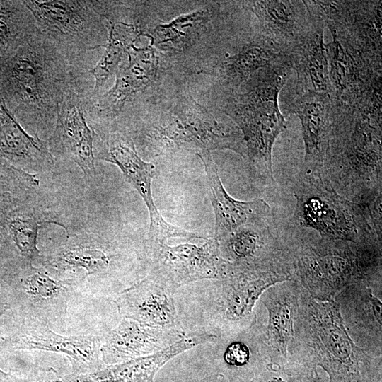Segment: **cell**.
<instances>
[{
    "label": "cell",
    "instance_id": "cell-1",
    "mask_svg": "<svg viewBox=\"0 0 382 382\" xmlns=\"http://www.w3.org/2000/svg\"><path fill=\"white\" fill-rule=\"evenodd\" d=\"M88 73L68 62L38 30L1 67L0 86L26 122L54 127L64 96L83 86Z\"/></svg>",
    "mask_w": 382,
    "mask_h": 382
},
{
    "label": "cell",
    "instance_id": "cell-2",
    "mask_svg": "<svg viewBox=\"0 0 382 382\" xmlns=\"http://www.w3.org/2000/svg\"><path fill=\"white\" fill-rule=\"evenodd\" d=\"M291 69L288 55L281 53L245 81L224 108L242 133L253 173L266 183L274 180L272 149L286 127L278 98Z\"/></svg>",
    "mask_w": 382,
    "mask_h": 382
},
{
    "label": "cell",
    "instance_id": "cell-3",
    "mask_svg": "<svg viewBox=\"0 0 382 382\" xmlns=\"http://www.w3.org/2000/svg\"><path fill=\"white\" fill-rule=\"evenodd\" d=\"M173 105L143 129L146 144L156 154L230 149L247 157L242 133L232 120L219 121L190 96Z\"/></svg>",
    "mask_w": 382,
    "mask_h": 382
},
{
    "label": "cell",
    "instance_id": "cell-4",
    "mask_svg": "<svg viewBox=\"0 0 382 382\" xmlns=\"http://www.w3.org/2000/svg\"><path fill=\"white\" fill-rule=\"evenodd\" d=\"M22 3L32 13L39 32L72 65L89 71L87 55L105 47V18L96 1L28 0Z\"/></svg>",
    "mask_w": 382,
    "mask_h": 382
},
{
    "label": "cell",
    "instance_id": "cell-5",
    "mask_svg": "<svg viewBox=\"0 0 382 382\" xmlns=\"http://www.w3.org/2000/svg\"><path fill=\"white\" fill-rule=\"evenodd\" d=\"M303 173L293 190L301 226L332 241L357 243L377 236L357 202L341 196L321 172Z\"/></svg>",
    "mask_w": 382,
    "mask_h": 382
},
{
    "label": "cell",
    "instance_id": "cell-6",
    "mask_svg": "<svg viewBox=\"0 0 382 382\" xmlns=\"http://www.w3.org/2000/svg\"><path fill=\"white\" fill-rule=\"evenodd\" d=\"M95 154L97 158L116 165L145 202L150 219L149 249L164 244L170 238H201L200 235L173 226L163 219L152 196L151 183L156 167L139 156L129 136L118 130L103 134L96 139Z\"/></svg>",
    "mask_w": 382,
    "mask_h": 382
},
{
    "label": "cell",
    "instance_id": "cell-7",
    "mask_svg": "<svg viewBox=\"0 0 382 382\" xmlns=\"http://www.w3.org/2000/svg\"><path fill=\"white\" fill-rule=\"evenodd\" d=\"M332 128L343 134L344 154L369 191L381 190V111L335 103Z\"/></svg>",
    "mask_w": 382,
    "mask_h": 382
},
{
    "label": "cell",
    "instance_id": "cell-8",
    "mask_svg": "<svg viewBox=\"0 0 382 382\" xmlns=\"http://www.w3.org/2000/svg\"><path fill=\"white\" fill-rule=\"evenodd\" d=\"M0 281L6 288L9 305L23 318H33L47 325L65 313L74 292L75 284L54 278L33 265L5 272Z\"/></svg>",
    "mask_w": 382,
    "mask_h": 382
},
{
    "label": "cell",
    "instance_id": "cell-9",
    "mask_svg": "<svg viewBox=\"0 0 382 382\" xmlns=\"http://www.w3.org/2000/svg\"><path fill=\"white\" fill-rule=\"evenodd\" d=\"M149 274L174 291L180 286L202 279H223L231 263L221 255L213 238L199 245L183 243L170 246L166 243L148 250Z\"/></svg>",
    "mask_w": 382,
    "mask_h": 382
},
{
    "label": "cell",
    "instance_id": "cell-10",
    "mask_svg": "<svg viewBox=\"0 0 382 382\" xmlns=\"http://www.w3.org/2000/svg\"><path fill=\"white\" fill-rule=\"evenodd\" d=\"M1 347L8 350L38 349L62 353L69 359L72 374H83L105 366L101 354V336H64L49 325L33 318H23L13 335L1 337Z\"/></svg>",
    "mask_w": 382,
    "mask_h": 382
},
{
    "label": "cell",
    "instance_id": "cell-11",
    "mask_svg": "<svg viewBox=\"0 0 382 382\" xmlns=\"http://www.w3.org/2000/svg\"><path fill=\"white\" fill-rule=\"evenodd\" d=\"M89 91L79 86L65 94L59 105L51 140L54 147L73 161L85 175L93 177L97 133L88 124Z\"/></svg>",
    "mask_w": 382,
    "mask_h": 382
},
{
    "label": "cell",
    "instance_id": "cell-12",
    "mask_svg": "<svg viewBox=\"0 0 382 382\" xmlns=\"http://www.w3.org/2000/svg\"><path fill=\"white\" fill-rule=\"evenodd\" d=\"M152 47L133 46L127 53L128 62L115 72L114 85L87 107V117L93 120H111L123 112L138 93L146 88L157 76L159 60Z\"/></svg>",
    "mask_w": 382,
    "mask_h": 382
},
{
    "label": "cell",
    "instance_id": "cell-13",
    "mask_svg": "<svg viewBox=\"0 0 382 382\" xmlns=\"http://www.w3.org/2000/svg\"><path fill=\"white\" fill-rule=\"evenodd\" d=\"M316 331L321 349V365L336 382H353L360 378L363 353L348 337L335 303H315Z\"/></svg>",
    "mask_w": 382,
    "mask_h": 382
},
{
    "label": "cell",
    "instance_id": "cell-14",
    "mask_svg": "<svg viewBox=\"0 0 382 382\" xmlns=\"http://www.w3.org/2000/svg\"><path fill=\"white\" fill-rule=\"evenodd\" d=\"M175 291L148 274L115 299L123 318L151 327L183 330L175 305Z\"/></svg>",
    "mask_w": 382,
    "mask_h": 382
},
{
    "label": "cell",
    "instance_id": "cell-15",
    "mask_svg": "<svg viewBox=\"0 0 382 382\" xmlns=\"http://www.w3.org/2000/svg\"><path fill=\"white\" fill-rule=\"evenodd\" d=\"M333 98L329 94L297 93L289 105L302 127L305 155L303 172H322L327 161L332 129Z\"/></svg>",
    "mask_w": 382,
    "mask_h": 382
},
{
    "label": "cell",
    "instance_id": "cell-16",
    "mask_svg": "<svg viewBox=\"0 0 382 382\" xmlns=\"http://www.w3.org/2000/svg\"><path fill=\"white\" fill-rule=\"evenodd\" d=\"M216 336L208 332H197L184 335L166 349L124 362L105 366L87 374L71 373L62 382H154L159 370L170 359L194 347L212 341Z\"/></svg>",
    "mask_w": 382,
    "mask_h": 382
},
{
    "label": "cell",
    "instance_id": "cell-17",
    "mask_svg": "<svg viewBox=\"0 0 382 382\" xmlns=\"http://www.w3.org/2000/svg\"><path fill=\"white\" fill-rule=\"evenodd\" d=\"M185 335L184 330L151 327L123 318L115 329L101 335L103 364H118L161 351Z\"/></svg>",
    "mask_w": 382,
    "mask_h": 382
},
{
    "label": "cell",
    "instance_id": "cell-18",
    "mask_svg": "<svg viewBox=\"0 0 382 382\" xmlns=\"http://www.w3.org/2000/svg\"><path fill=\"white\" fill-rule=\"evenodd\" d=\"M202 161L207 175L209 197L215 215L214 239L219 242L241 226L267 219L270 207L260 198L241 201L231 196L220 179L218 166L210 151L196 154Z\"/></svg>",
    "mask_w": 382,
    "mask_h": 382
},
{
    "label": "cell",
    "instance_id": "cell-19",
    "mask_svg": "<svg viewBox=\"0 0 382 382\" xmlns=\"http://www.w3.org/2000/svg\"><path fill=\"white\" fill-rule=\"evenodd\" d=\"M257 18L262 35L282 53L288 51L307 30L310 20L303 1L265 0L243 1Z\"/></svg>",
    "mask_w": 382,
    "mask_h": 382
},
{
    "label": "cell",
    "instance_id": "cell-20",
    "mask_svg": "<svg viewBox=\"0 0 382 382\" xmlns=\"http://www.w3.org/2000/svg\"><path fill=\"white\" fill-rule=\"evenodd\" d=\"M307 30L286 52L297 75L298 93L314 92L332 97L323 23L311 18Z\"/></svg>",
    "mask_w": 382,
    "mask_h": 382
},
{
    "label": "cell",
    "instance_id": "cell-21",
    "mask_svg": "<svg viewBox=\"0 0 382 382\" xmlns=\"http://www.w3.org/2000/svg\"><path fill=\"white\" fill-rule=\"evenodd\" d=\"M0 158L30 173L51 168L54 162L47 144L29 134L8 111L0 95Z\"/></svg>",
    "mask_w": 382,
    "mask_h": 382
},
{
    "label": "cell",
    "instance_id": "cell-22",
    "mask_svg": "<svg viewBox=\"0 0 382 382\" xmlns=\"http://www.w3.org/2000/svg\"><path fill=\"white\" fill-rule=\"evenodd\" d=\"M288 279L284 273L266 270L259 264L238 266L231 263L222 281V307L226 317L237 320L248 316L260 295L270 286Z\"/></svg>",
    "mask_w": 382,
    "mask_h": 382
},
{
    "label": "cell",
    "instance_id": "cell-23",
    "mask_svg": "<svg viewBox=\"0 0 382 382\" xmlns=\"http://www.w3.org/2000/svg\"><path fill=\"white\" fill-rule=\"evenodd\" d=\"M317 246L305 250L299 260L300 270L306 279L331 286L345 284L357 272L356 257L347 248Z\"/></svg>",
    "mask_w": 382,
    "mask_h": 382
},
{
    "label": "cell",
    "instance_id": "cell-24",
    "mask_svg": "<svg viewBox=\"0 0 382 382\" xmlns=\"http://www.w3.org/2000/svg\"><path fill=\"white\" fill-rule=\"evenodd\" d=\"M103 17L107 21L108 37L103 54L95 66L88 71L94 79L93 89L88 93L90 103L94 102L103 93L107 81L115 74L125 54L134 46L140 35L134 25L117 21L110 16L105 15Z\"/></svg>",
    "mask_w": 382,
    "mask_h": 382
},
{
    "label": "cell",
    "instance_id": "cell-25",
    "mask_svg": "<svg viewBox=\"0 0 382 382\" xmlns=\"http://www.w3.org/2000/svg\"><path fill=\"white\" fill-rule=\"evenodd\" d=\"M116 257V254L91 243L69 241L54 249L45 260L42 259V263L47 269L59 272L83 270L84 279L106 274Z\"/></svg>",
    "mask_w": 382,
    "mask_h": 382
},
{
    "label": "cell",
    "instance_id": "cell-26",
    "mask_svg": "<svg viewBox=\"0 0 382 382\" xmlns=\"http://www.w3.org/2000/svg\"><path fill=\"white\" fill-rule=\"evenodd\" d=\"M282 52L262 35L245 45L233 55L224 58L214 74L231 88L238 89L255 71L265 66Z\"/></svg>",
    "mask_w": 382,
    "mask_h": 382
},
{
    "label": "cell",
    "instance_id": "cell-27",
    "mask_svg": "<svg viewBox=\"0 0 382 382\" xmlns=\"http://www.w3.org/2000/svg\"><path fill=\"white\" fill-rule=\"evenodd\" d=\"M272 235L267 219L244 224L217 242L222 256L235 265H257L258 256Z\"/></svg>",
    "mask_w": 382,
    "mask_h": 382
},
{
    "label": "cell",
    "instance_id": "cell-28",
    "mask_svg": "<svg viewBox=\"0 0 382 382\" xmlns=\"http://www.w3.org/2000/svg\"><path fill=\"white\" fill-rule=\"evenodd\" d=\"M37 31L32 13L22 1H3L0 6V64Z\"/></svg>",
    "mask_w": 382,
    "mask_h": 382
},
{
    "label": "cell",
    "instance_id": "cell-29",
    "mask_svg": "<svg viewBox=\"0 0 382 382\" xmlns=\"http://www.w3.org/2000/svg\"><path fill=\"white\" fill-rule=\"evenodd\" d=\"M208 8L181 15L167 24L158 25L153 38L156 45L169 50L183 51L197 40L209 18Z\"/></svg>",
    "mask_w": 382,
    "mask_h": 382
},
{
    "label": "cell",
    "instance_id": "cell-30",
    "mask_svg": "<svg viewBox=\"0 0 382 382\" xmlns=\"http://www.w3.org/2000/svg\"><path fill=\"white\" fill-rule=\"evenodd\" d=\"M37 183L35 175L8 163H0V220L9 207L26 200Z\"/></svg>",
    "mask_w": 382,
    "mask_h": 382
},
{
    "label": "cell",
    "instance_id": "cell-31",
    "mask_svg": "<svg viewBox=\"0 0 382 382\" xmlns=\"http://www.w3.org/2000/svg\"><path fill=\"white\" fill-rule=\"evenodd\" d=\"M269 311L268 335L272 345L286 354L294 335L292 308L289 302L277 301L265 305Z\"/></svg>",
    "mask_w": 382,
    "mask_h": 382
},
{
    "label": "cell",
    "instance_id": "cell-32",
    "mask_svg": "<svg viewBox=\"0 0 382 382\" xmlns=\"http://www.w3.org/2000/svg\"><path fill=\"white\" fill-rule=\"evenodd\" d=\"M249 359V349L241 342H234L230 344L224 354L225 362L233 366H243L248 362Z\"/></svg>",
    "mask_w": 382,
    "mask_h": 382
},
{
    "label": "cell",
    "instance_id": "cell-33",
    "mask_svg": "<svg viewBox=\"0 0 382 382\" xmlns=\"http://www.w3.org/2000/svg\"><path fill=\"white\" fill-rule=\"evenodd\" d=\"M11 308L7 302H0V317ZM0 382H25V379L16 377L0 369Z\"/></svg>",
    "mask_w": 382,
    "mask_h": 382
},
{
    "label": "cell",
    "instance_id": "cell-34",
    "mask_svg": "<svg viewBox=\"0 0 382 382\" xmlns=\"http://www.w3.org/2000/svg\"><path fill=\"white\" fill-rule=\"evenodd\" d=\"M176 382H224V378L221 375L216 374L208 376L199 379H192L188 381H178Z\"/></svg>",
    "mask_w": 382,
    "mask_h": 382
},
{
    "label": "cell",
    "instance_id": "cell-35",
    "mask_svg": "<svg viewBox=\"0 0 382 382\" xmlns=\"http://www.w3.org/2000/svg\"><path fill=\"white\" fill-rule=\"evenodd\" d=\"M371 301L374 307V311L377 320L381 323V302L375 297L371 295Z\"/></svg>",
    "mask_w": 382,
    "mask_h": 382
},
{
    "label": "cell",
    "instance_id": "cell-36",
    "mask_svg": "<svg viewBox=\"0 0 382 382\" xmlns=\"http://www.w3.org/2000/svg\"><path fill=\"white\" fill-rule=\"evenodd\" d=\"M29 382H62L61 378H54V379H52V380H42V379H38V380H36V381H28Z\"/></svg>",
    "mask_w": 382,
    "mask_h": 382
},
{
    "label": "cell",
    "instance_id": "cell-37",
    "mask_svg": "<svg viewBox=\"0 0 382 382\" xmlns=\"http://www.w3.org/2000/svg\"><path fill=\"white\" fill-rule=\"evenodd\" d=\"M270 382H284V381H282L281 378H274V379H272V380L270 381Z\"/></svg>",
    "mask_w": 382,
    "mask_h": 382
}]
</instances>
